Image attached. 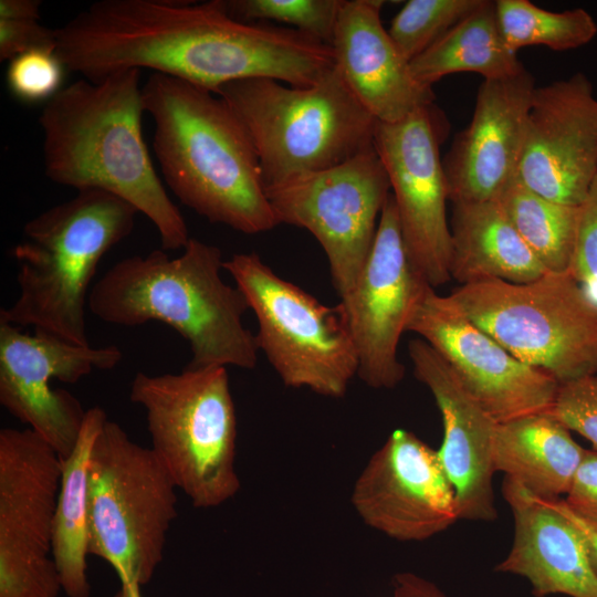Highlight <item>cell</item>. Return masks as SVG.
Listing matches in <instances>:
<instances>
[{
	"label": "cell",
	"instance_id": "obj_10",
	"mask_svg": "<svg viewBox=\"0 0 597 597\" xmlns=\"http://www.w3.org/2000/svg\"><path fill=\"white\" fill-rule=\"evenodd\" d=\"M258 321L261 350L282 383L342 398L357 376L354 341L339 303L328 306L279 276L255 252L223 262Z\"/></svg>",
	"mask_w": 597,
	"mask_h": 597
},
{
	"label": "cell",
	"instance_id": "obj_31",
	"mask_svg": "<svg viewBox=\"0 0 597 597\" xmlns=\"http://www.w3.org/2000/svg\"><path fill=\"white\" fill-rule=\"evenodd\" d=\"M64 69L55 50H31L9 61L8 87L22 102L50 101L61 90Z\"/></svg>",
	"mask_w": 597,
	"mask_h": 597
},
{
	"label": "cell",
	"instance_id": "obj_34",
	"mask_svg": "<svg viewBox=\"0 0 597 597\" xmlns=\"http://www.w3.org/2000/svg\"><path fill=\"white\" fill-rule=\"evenodd\" d=\"M55 48V29L41 24L39 20L0 19V61H10L31 50Z\"/></svg>",
	"mask_w": 597,
	"mask_h": 597
},
{
	"label": "cell",
	"instance_id": "obj_17",
	"mask_svg": "<svg viewBox=\"0 0 597 597\" xmlns=\"http://www.w3.org/2000/svg\"><path fill=\"white\" fill-rule=\"evenodd\" d=\"M352 504L365 524L402 542L428 540L460 520L437 450L405 429L394 430L370 457Z\"/></svg>",
	"mask_w": 597,
	"mask_h": 597
},
{
	"label": "cell",
	"instance_id": "obj_12",
	"mask_svg": "<svg viewBox=\"0 0 597 597\" xmlns=\"http://www.w3.org/2000/svg\"><path fill=\"white\" fill-rule=\"evenodd\" d=\"M62 459L33 430L0 431V597H57L52 557Z\"/></svg>",
	"mask_w": 597,
	"mask_h": 597
},
{
	"label": "cell",
	"instance_id": "obj_9",
	"mask_svg": "<svg viewBox=\"0 0 597 597\" xmlns=\"http://www.w3.org/2000/svg\"><path fill=\"white\" fill-rule=\"evenodd\" d=\"M449 296L511 355L559 385L597 373V302L569 272L464 284Z\"/></svg>",
	"mask_w": 597,
	"mask_h": 597
},
{
	"label": "cell",
	"instance_id": "obj_27",
	"mask_svg": "<svg viewBox=\"0 0 597 597\" xmlns=\"http://www.w3.org/2000/svg\"><path fill=\"white\" fill-rule=\"evenodd\" d=\"M495 200L547 272H569L579 207L548 200L516 178Z\"/></svg>",
	"mask_w": 597,
	"mask_h": 597
},
{
	"label": "cell",
	"instance_id": "obj_8",
	"mask_svg": "<svg viewBox=\"0 0 597 597\" xmlns=\"http://www.w3.org/2000/svg\"><path fill=\"white\" fill-rule=\"evenodd\" d=\"M177 486L150 448L106 420L88 469L90 555L104 559L121 585H147L164 558L177 516Z\"/></svg>",
	"mask_w": 597,
	"mask_h": 597
},
{
	"label": "cell",
	"instance_id": "obj_16",
	"mask_svg": "<svg viewBox=\"0 0 597 597\" xmlns=\"http://www.w3.org/2000/svg\"><path fill=\"white\" fill-rule=\"evenodd\" d=\"M427 285L408 256L390 191L362 272L339 298L357 354V376L367 386L391 389L402 380L399 341Z\"/></svg>",
	"mask_w": 597,
	"mask_h": 597
},
{
	"label": "cell",
	"instance_id": "obj_23",
	"mask_svg": "<svg viewBox=\"0 0 597 597\" xmlns=\"http://www.w3.org/2000/svg\"><path fill=\"white\" fill-rule=\"evenodd\" d=\"M451 279L527 283L547 273L498 200L453 203Z\"/></svg>",
	"mask_w": 597,
	"mask_h": 597
},
{
	"label": "cell",
	"instance_id": "obj_24",
	"mask_svg": "<svg viewBox=\"0 0 597 597\" xmlns=\"http://www.w3.org/2000/svg\"><path fill=\"white\" fill-rule=\"evenodd\" d=\"M585 449L549 412L498 423L492 463L533 495L547 501L566 495Z\"/></svg>",
	"mask_w": 597,
	"mask_h": 597
},
{
	"label": "cell",
	"instance_id": "obj_1",
	"mask_svg": "<svg viewBox=\"0 0 597 597\" xmlns=\"http://www.w3.org/2000/svg\"><path fill=\"white\" fill-rule=\"evenodd\" d=\"M55 34L65 69L90 81L149 69L217 94L260 77L305 87L335 66L331 45L291 28L237 20L223 0H100Z\"/></svg>",
	"mask_w": 597,
	"mask_h": 597
},
{
	"label": "cell",
	"instance_id": "obj_37",
	"mask_svg": "<svg viewBox=\"0 0 597 597\" xmlns=\"http://www.w3.org/2000/svg\"><path fill=\"white\" fill-rule=\"evenodd\" d=\"M41 1L39 0H1L0 19L40 20Z\"/></svg>",
	"mask_w": 597,
	"mask_h": 597
},
{
	"label": "cell",
	"instance_id": "obj_29",
	"mask_svg": "<svg viewBox=\"0 0 597 597\" xmlns=\"http://www.w3.org/2000/svg\"><path fill=\"white\" fill-rule=\"evenodd\" d=\"M483 0H410L392 19L388 33L410 62L451 28L475 11Z\"/></svg>",
	"mask_w": 597,
	"mask_h": 597
},
{
	"label": "cell",
	"instance_id": "obj_20",
	"mask_svg": "<svg viewBox=\"0 0 597 597\" xmlns=\"http://www.w3.org/2000/svg\"><path fill=\"white\" fill-rule=\"evenodd\" d=\"M408 353L416 378L430 390L441 413L443 440L437 452L455 491L459 519L495 521L492 455L498 423L425 341H410Z\"/></svg>",
	"mask_w": 597,
	"mask_h": 597
},
{
	"label": "cell",
	"instance_id": "obj_28",
	"mask_svg": "<svg viewBox=\"0 0 597 597\" xmlns=\"http://www.w3.org/2000/svg\"><path fill=\"white\" fill-rule=\"evenodd\" d=\"M495 10L503 39L517 53L528 45L554 51L577 49L597 34V24L585 9L545 10L528 0H496Z\"/></svg>",
	"mask_w": 597,
	"mask_h": 597
},
{
	"label": "cell",
	"instance_id": "obj_2",
	"mask_svg": "<svg viewBox=\"0 0 597 597\" xmlns=\"http://www.w3.org/2000/svg\"><path fill=\"white\" fill-rule=\"evenodd\" d=\"M144 112L137 69L61 88L39 116L44 174L77 191L123 199L151 221L163 250L184 249L187 223L155 170L142 132Z\"/></svg>",
	"mask_w": 597,
	"mask_h": 597
},
{
	"label": "cell",
	"instance_id": "obj_7",
	"mask_svg": "<svg viewBox=\"0 0 597 597\" xmlns=\"http://www.w3.org/2000/svg\"><path fill=\"white\" fill-rule=\"evenodd\" d=\"M129 399L145 411L150 449L193 506L216 507L238 493L237 413L227 367L139 371Z\"/></svg>",
	"mask_w": 597,
	"mask_h": 597
},
{
	"label": "cell",
	"instance_id": "obj_25",
	"mask_svg": "<svg viewBox=\"0 0 597 597\" xmlns=\"http://www.w3.org/2000/svg\"><path fill=\"white\" fill-rule=\"evenodd\" d=\"M107 420L100 407L86 410L77 443L62 459V475L56 502L52 557L62 590L67 597H90L87 556L90 546L88 469L93 444Z\"/></svg>",
	"mask_w": 597,
	"mask_h": 597
},
{
	"label": "cell",
	"instance_id": "obj_14",
	"mask_svg": "<svg viewBox=\"0 0 597 597\" xmlns=\"http://www.w3.org/2000/svg\"><path fill=\"white\" fill-rule=\"evenodd\" d=\"M122 358L113 345H76L0 321V404L65 459L77 443L86 410L67 390L53 389L51 379L74 384L95 369H113Z\"/></svg>",
	"mask_w": 597,
	"mask_h": 597
},
{
	"label": "cell",
	"instance_id": "obj_4",
	"mask_svg": "<svg viewBox=\"0 0 597 597\" xmlns=\"http://www.w3.org/2000/svg\"><path fill=\"white\" fill-rule=\"evenodd\" d=\"M182 250L176 258L154 250L118 261L91 289L88 310L114 325L170 326L189 344L190 367L253 369L259 347L243 323L249 305L223 281L221 250L193 238Z\"/></svg>",
	"mask_w": 597,
	"mask_h": 597
},
{
	"label": "cell",
	"instance_id": "obj_22",
	"mask_svg": "<svg viewBox=\"0 0 597 597\" xmlns=\"http://www.w3.org/2000/svg\"><path fill=\"white\" fill-rule=\"evenodd\" d=\"M380 0H344L332 42L335 66L356 98L380 123H396L432 104L383 25Z\"/></svg>",
	"mask_w": 597,
	"mask_h": 597
},
{
	"label": "cell",
	"instance_id": "obj_13",
	"mask_svg": "<svg viewBox=\"0 0 597 597\" xmlns=\"http://www.w3.org/2000/svg\"><path fill=\"white\" fill-rule=\"evenodd\" d=\"M444 129V118L432 103L399 122H376L374 132L408 256L434 289L451 280L449 191L439 150Z\"/></svg>",
	"mask_w": 597,
	"mask_h": 597
},
{
	"label": "cell",
	"instance_id": "obj_38",
	"mask_svg": "<svg viewBox=\"0 0 597 597\" xmlns=\"http://www.w3.org/2000/svg\"><path fill=\"white\" fill-rule=\"evenodd\" d=\"M559 505L562 510L568 515V517L577 525L582 532L588 549L589 559L591 566L597 574V530L585 523L582 519L575 515L565 504L563 499H559Z\"/></svg>",
	"mask_w": 597,
	"mask_h": 597
},
{
	"label": "cell",
	"instance_id": "obj_30",
	"mask_svg": "<svg viewBox=\"0 0 597 597\" xmlns=\"http://www.w3.org/2000/svg\"><path fill=\"white\" fill-rule=\"evenodd\" d=\"M344 0H223L227 12L245 22L275 21L332 45Z\"/></svg>",
	"mask_w": 597,
	"mask_h": 597
},
{
	"label": "cell",
	"instance_id": "obj_19",
	"mask_svg": "<svg viewBox=\"0 0 597 597\" xmlns=\"http://www.w3.org/2000/svg\"><path fill=\"white\" fill-rule=\"evenodd\" d=\"M535 88L525 69L483 80L470 124L442 160L452 203L495 200L515 179Z\"/></svg>",
	"mask_w": 597,
	"mask_h": 597
},
{
	"label": "cell",
	"instance_id": "obj_33",
	"mask_svg": "<svg viewBox=\"0 0 597 597\" xmlns=\"http://www.w3.org/2000/svg\"><path fill=\"white\" fill-rule=\"evenodd\" d=\"M569 273L597 302V177L579 206Z\"/></svg>",
	"mask_w": 597,
	"mask_h": 597
},
{
	"label": "cell",
	"instance_id": "obj_15",
	"mask_svg": "<svg viewBox=\"0 0 597 597\" xmlns=\"http://www.w3.org/2000/svg\"><path fill=\"white\" fill-rule=\"evenodd\" d=\"M407 332L419 335L437 352L496 423L551 410L557 380L511 355L449 295H439L431 285L416 303Z\"/></svg>",
	"mask_w": 597,
	"mask_h": 597
},
{
	"label": "cell",
	"instance_id": "obj_35",
	"mask_svg": "<svg viewBox=\"0 0 597 597\" xmlns=\"http://www.w3.org/2000/svg\"><path fill=\"white\" fill-rule=\"evenodd\" d=\"M566 506L597 530V451L585 449L572 485L563 499Z\"/></svg>",
	"mask_w": 597,
	"mask_h": 597
},
{
	"label": "cell",
	"instance_id": "obj_21",
	"mask_svg": "<svg viewBox=\"0 0 597 597\" xmlns=\"http://www.w3.org/2000/svg\"><path fill=\"white\" fill-rule=\"evenodd\" d=\"M502 495L514 519V538L495 570L525 577L536 597H597V574L586 541L559 505L505 478Z\"/></svg>",
	"mask_w": 597,
	"mask_h": 597
},
{
	"label": "cell",
	"instance_id": "obj_36",
	"mask_svg": "<svg viewBox=\"0 0 597 597\" xmlns=\"http://www.w3.org/2000/svg\"><path fill=\"white\" fill-rule=\"evenodd\" d=\"M394 587L395 597H447L433 583L410 573L396 574Z\"/></svg>",
	"mask_w": 597,
	"mask_h": 597
},
{
	"label": "cell",
	"instance_id": "obj_5",
	"mask_svg": "<svg viewBox=\"0 0 597 597\" xmlns=\"http://www.w3.org/2000/svg\"><path fill=\"white\" fill-rule=\"evenodd\" d=\"M137 210L96 189L30 219L13 248L19 294L0 321L31 325L76 345H90L85 307L101 259L134 229Z\"/></svg>",
	"mask_w": 597,
	"mask_h": 597
},
{
	"label": "cell",
	"instance_id": "obj_18",
	"mask_svg": "<svg viewBox=\"0 0 597 597\" xmlns=\"http://www.w3.org/2000/svg\"><path fill=\"white\" fill-rule=\"evenodd\" d=\"M597 177V97L586 75L536 87L516 179L548 200L579 207Z\"/></svg>",
	"mask_w": 597,
	"mask_h": 597
},
{
	"label": "cell",
	"instance_id": "obj_11",
	"mask_svg": "<svg viewBox=\"0 0 597 597\" xmlns=\"http://www.w3.org/2000/svg\"><path fill=\"white\" fill-rule=\"evenodd\" d=\"M280 223L307 230L324 250L339 298L354 287L390 193L375 147L265 191Z\"/></svg>",
	"mask_w": 597,
	"mask_h": 597
},
{
	"label": "cell",
	"instance_id": "obj_26",
	"mask_svg": "<svg viewBox=\"0 0 597 597\" xmlns=\"http://www.w3.org/2000/svg\"><path fill=\"white\" fill-rule=\"evenodd\" d=\"M413 78L431 87L442 77L473 72L499 80L524 70L517 53L506 45L498 22L495 1L482 4L409 62Z\"/></svg>",
	"mask_w": 597,
	"mask_h": 597
},
{
	"label": "cell",
	"instance_id": "obj_6",
	"mask_svg": "<svg viewBox=\"0 0 597 597\" xmlns=\"http://www.w3.org/2000/svg\"><path fill=\"white\" fill-rule=\"evenodd\" d=\"M217 95L248 130L265 191L338 166L374 146L377 121L336 66L305 87L247 78L224 84Z\"/></svg>",
	"mask_w": 597,
	"mask_h": 597
},
{
	"label": "cell",
	"instance_id": "obj_32",
	"mask_svg": "<svg viewBox=\"0 0 597 597\" xmlns=\"http://www.w3.org/2000/svg\"><path fill=\"white\" fill-rule=\"evenodd\" d=\"M548 412L597 451V373L561 384Z\"/></svg>",
	"mask_w": 597,
	"mask_h": 597
},
{
	"label": "cell",
	"instance_id": "obj_3",
	"mask_svg": "<svg viewBox=\"0 0 597 597\" xmlns=\"http://www.w3.org/2000/svg\"><path fill=\"white\" fill-rule=\"evenodd\" d=\"M143 105L153 118V148L165 182L186 207L245 234L279 224L254 144L223 98L153 73L143 84Z\"/></svg>",
	"mask_w": 597,
	"mask_h": 597
},
{
	"label": "cell",
	"instance_id": "obj_39",
	"mask_svg": "<svg viewBox=\"0 0 597 597\" xmlns=\"http://www.w3.org/2000/svg\"><path fill=\"white\" fill-rule=\"evenodd\" d=\"M114 597H142L140 588L121 585L119 589L117 590Z\"/></svg>",
	"mask_w": 597,
	"mask_h": 597
}]
</instances>
